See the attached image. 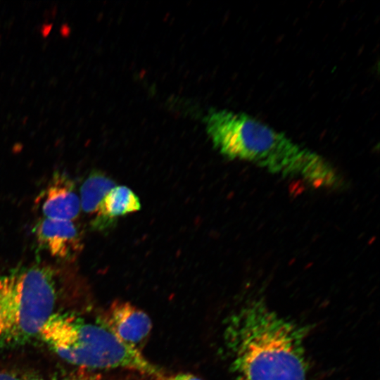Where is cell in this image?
I'll use <instances>...</instances> for the list:
<instances>
[{"label":"cell","mask_w":380,"mask_h":380,"mask_svg":"<svg viewBox=\"0 0 380 380\" xmlns=\"http://www.w3.org/2000/svg\"><path fill=\"white\" fill-rule=\"evenodd\" d=\"M205 127L214 146L228 158L316 187L340 185L338 174L324 158L251 115L215 110L207 115Z\"/></svg>","instance_id":"7a4b0ae2"},{"label":"cell","mask_w":380,"mask_h":380,"mask_svg":"<svg viewBox=\"0 0 380 380\" xmlns=\"http://www.w3.org/2000/svg\"><path fill=\"white\" fill-rule=\"evenodd\" d=\"M227 340L235 380H308L302 329L262 301L232 317Z\"/></svg>","instance_id":"6da1fadb"},{"label":"cell","mask_w":380,"mask_h":380,"mask_svg":"<svg viewBox=\"0 0 380 380\" xmlns=\"http://www.w3.org/2000/svg\"><path fill=\"white\" fill-rule=\"evenodd\" d=\"M55 270L35 264L0 277V344L23 343L39 333L55 312Z\"/></svg>","instance_id":"277c9868"},{"label":"cell","mask_w":380,"mask_h":380,"mask_svg":"<svg viewBox=\"0 0 380 380\" xmlns=\"http://www.w3.org/2000/svg\"><path fill=\"white\" fill-rule=\"evenodd\" d=\"M34 231L39 244L57 259L72 261L82 249L80 231L72 221L43 217Z\"/></svg>","instance_id":"8992f818"},{"label":"cell","mask_w":380,"mask_h":380,"mask_svg":"<svg viewBox=\"0 0 380 380\" xmlns=\"http://www.w3.org/2000/svg\"><path fill=\"white\" fill-rule=\"evenodd\" d=\"M39 336L61 358L82 369H127L153 378L161 372L140 350L120 341L101 320L54 312Z\"/></svg>","instance_id":"3957f363"},{"label":"cell","mask_w":380,"mask_h":380,"mask_svg":"<svg viewBox=\"0 0 380 380\" xmlns=\"http://www.w3.org/2000/svg\"><path fill=\"white\" fill-rule=\"evenodd\" d=\"M39 198L44 217L74 222L80 215V197L73 182L64 172L53 173Z\"/></svg>","instance_id":"52a82bcc"},{"label":"cell","mask_w":380,"mask_h":380,"mask_svg":"<svg viewBox=\"0 0 380 380\" xmlns=\"http://www.w3.org/2000/svg\"><path fill=\"white\" fill-rule=\"evenodd\" d=\"M101 321L120 341L139 350L152 329L151 320L146 312L120 300L110 305Z\"/></svg>","instance_id":"5b68a950"},{"label":"cell","mask_w":380,"mask_h":380,"mask_svg":"<svg viewBox=\"0 0 380 380\" xmlns=\"http://www.w3.org/2000/svg\"><path fill=\"white\" fill-rule=\"evenodd\" d=\"M155 380H201L197 376L188 373H179L177 374L167 375L163 372L154 377Z\"/></svg>","instance_id":"8fae6325"},{"label":"cell","mask_w":380,"mask_h":380,"mask_svg":"<svg viewBox=\"0 0 380 380\" xmlns=\"http://www.w3.org/2000/svg\"><path fill=\"white\" fill-rule=\"evenodd\" d=\"M0 380H20L18 376H16L14 374L4 372V371H0Z\"/></svg>","instance_id":"7c38bea8"},{"label":"cell","mask_w":380,"mask_h":380,"mask_svg":"<svg viewBox=\"0 0 380 380\" xmlns=\"http://www.w3.org/2000/svg\"><path fill=\"white\" fill-rule=\"evenodd\" d=\"M25 380H42V379H38V378H30V379H25Z\"/></svg>","instance_id":"4fadbf2b"},{"label":"cell","mask_w":380,"mask_h":380,"mask_svg":"<svg viewBox=\"0 0 380 380\" xmlns=\"http://www.w3.org/2000/svg\"><path fill=\"white\" fill-rule=\"evenodd\" d=\"M53 380H100V376L89 369L80 368L77 371Z\"/></svg>","instance_id":"30bf717a"},{"label":"cell","mask_w":380,"mask_h":380,"mask_svg":"<svg viewBox=\"0 0 380 380\" xmlns=\"http://www.w3.org/2000/svg\"><path fill=\"white\" fill-rule=\"evenodd\" d=\"M140 208L139 197L132 190L125 186H115L101 201L93 224L99 227L104 220L137 212Z\"/></svg>","instance_id":"ba28073f"},{"label":"cell","mask_w":380,"mask_h":380,"mask_svg":"<svg viewBox=\"0 0 380 380\" xmlns=\"http://www.w3.org/2000/svg\"><path fill=\"white\" fill-rule=\"evenodd\" d=\"M115 186L113 179L99 171H94L84 180L80 188V205L88 214L96 213L108 192Z\"/></svg>","instance_id":"9c48e42d"}]
</instances>
